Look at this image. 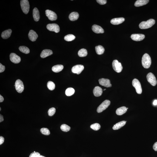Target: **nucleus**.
<instances>
[{
  "mask_svg": "<svg viewBox=\"0 0 157 157\" xmlns=\"http://www.w3.org/2000/svg\"><path fill=\"white\" fill-rule=\"evenodd\" d=\"M142 66L145 68H148L151 64V59L150 56L147 53L145 54L142 59Z\"/></svg>",
  "mask_w": 157,
  "mask_h": 157,
  "instance_id": "nucleus-1",
  "label": "nucleus"
},
{
  "mask_svg": "<svg viewBox=\"0 0 157 157\" xmlns=\"http://www.w3.org/2000/svg\"><path fill=\"white\" fill-rule=\"evenodd\" d=\"M155 21L153 19H150L146 21H143L139 24V27L141 29H147L151 27L155 23Z\"/></svg>",
  "mask_w": 157,
  "mask_h": 157,
  "instance_id": "nucleus-2",
  "label": "nucleus"
},
{
  "mask_svg": "<svg viewBox=\"0 0 157 157\" xmlns=\"http://www.w3.org/2000/svg\"><path fill=\"white\" fill-rule=\"evenodd\" d=\"M21 5L23 12L25 14H27L29 11L30 8L28 0H21Z\"/></svg>",
  "mask_w": 157,
  "mask_h": 157,
  "instance_id": "nucleus-3",
  "label": "nucleus"
},
{
  "mask_svg": "<svg viewBox=\"0 0 157 157\" xmlns=\"http://www.w3.org/2000/svg\"><path fill=\"white\" fill-rule=\"evenodd\" d=\"M110 101L109 100H105L98 107L97 109V112L98 113L102 112L108 107L110 104Z\"/></svg>",
  "mask_w": 157,
  "mask_h": 157,
  "instance_id": "nucleus-4",
  "label": "nucleus"
},
{
  "mask_svg": "<svg viewBox=\"0 0 157 157\" xmlns=\"http://www.w3.org/2000/svg\"><path fill=\"white\" fill-rule=\"evenodd\" d=\"M132 85L136 89V93L138 94H141L142 93V89L140 83L138 80L135 78L132 81Z\"/></svg>",
  "mask_w": 157,
  "mask_h": 157,
  "instance_id": "nucleus-5",
  "label": "nucleus"
},
{
  "mask_svg": "<svg viewBox=\"0 0 157 157\" xmlns=\"http://www.w3.org/2000/svg\"><path fill=\"white\" fill-rule=\"evenodd\" d=\"M112 67L114 70L118 73H120L123 70V67L121 63L117 60H115L113 61Z\"/></svg>",
  "mask_w": 157,
  "mask_h": 157,
  "instance_id": "nucleus-6",
  "label": "nucleus"
},
{
  "mask_svg": "<svg viewBox=\"0 0 157 157\" xmlns=\"http://www.w3.org/2000/svg\"><path fill=\"white\" fill-rule=\"evenodd\" d=\"M15 88L18 93H21L24 90V87L22 81L21 80H17L15 83Z\"/></svg>",
  "mask_w": 157,
  "mask_h": 157,
  "instance_id": "nucleus-7",
  "label": "nucleus"
},
{
  "mask_svg": "<svg viewBox=\"0 0 157 157\" xmlns=\"http://www.w3.org/2000/svg\"><path fill=\"white\" fill-rule=\"evenodd\" d=\"M147 78L148 81L150 83L152 86H156L157 83L156 78L153 74L149 73L147 75Z\"/></svg>",
  "mask_w": 157,
  "mask_h": 157,
  "instance_id": "nucleus-8",
  "label": "nucleus"
},
{
  "mask_svg": "<svg viewBox=\"0 0 157 157\" xmlns=\"http://www.w3.org/2000/svg\"><path fill=\"white\" fill-rule=\"evenodd\" d=\"M45 14L49 20L51 21H56L57 16L56 14L52 11L49 10L45 11Z\"/></svg>",
  "mask_w": 157,
  "mask_h": 157,
  "instance_id": "nucleus-9",
  "label": "nucleus"
},
{
  "mask_svg": "<svg viewBox=\"0 0 157 157\" xmlns=\"http://www.w3.org/2000/svg\"><path fill=\"white\" fill-rule=\"evenodd\" d=\"M47 28L50 31L54 32L56 33H58L60 31L59 26L56 24H48L47 26Z\"/></svg>",
  "mask_w": 157,
  "mask_h": 157,
  "instance_id": "nucleus-10",
  "label": "nucleus"
},
{
  "mask_svg": "<svg viewBox=\"0 0 157 157\" xmlns=\"http://www.w3.org/2000/svg\"><path fill=\"white\" fill-rule=\"evenodd\" d=\"M84 68V66L81 65H78L74 66L72 69V71L73 73H76L77 74H80Z\"/></svg>",
  "mask_w": 157,
  "mask_h": 157,
  "instance_id": "nucleus-11",
  "label": "nucleus"
},
{
  "mask_svg": "<svg viewBox=\"0 0 157 157\" xmlns=\"http://www.w3.org/2000/svg\"><path fill=\"white\" fill-rule=\"evenodd\" d=\"M10 58L11 61L14 64H18L21 61L20 57L14 53L10 54Z\"/></svg>",
  "mask_w": 157,
  "mask_h": 157,
  "instance_id": "nucleus-12",
  "label": "nucleus"
},
{
  "mask_svg": "<svg viewBox=\"0 0 157 157\" xmlns=\"http://www.w3.org/2000/svg\"><path fill=\"white\" fill-rule=\"evenodd\" d=\"M131 38L134 41H140L144 39L145 38V36L142 34H133L131 35Z\"/></svg>",
  "mask_w": 157,
  "mask_h": 157,
  "instance_id": "nucleus-13",
  "label": "nucleus"
},
{
  "mask_svg": "<svg viewBox=\"0 0 157 157\" xmlns=\"http://www.w3.org/2000/svg\"><path fill=\"white\" fill-rule=\"evenodd\" d=\"M99 84L101 85L107 87H110L112 86L110 80L104 78H101L99 80Z\"/></svg>",
  "mask_w": 157,
  "mask_h": 157,
  "instance_id": "nucleus-14",
  "label": "nucleus"
},
{
  "mask_svg": "<svg viewBox=\"0 0 157 157\" xmlns=\"http://www.w3.org/2000/svg\"><path fill=\"white\" fill-rule=\"evenodd\" d=\"M92 30L95 33L97 34L103 33L104 31L101 26L96 24H94L92 27Z\"/></svg>",
  "mask_w": 157,
  "mask_h": 157,
  "instance_id": "nucleus-15",
  "label": "nucleus"
},
{
  "mask_svg": "<svg viewBox=\"0 0 157 157\" xmlns=\"http://www.w3.org/2000/svg\"><path fill=\"white\" fill-rule=\"evenodd\" d=\"M38 35L33 30H30L29 32L28 37L29 39L32 41H35L36 40L38 37Z\"/></svg>",
  "mask_w": 157,
  "mask_h": 157,
  "instance_id": "nucleus-16",
  "label": "nucleus"
},
{
  "mask_svg": "<svg viewBox=\"0 0 157 157\" xmlns=\"http://www.w3.org/2000/svg\"><path fill=\"white\" fill-rule=\"evenodd\" d=\"M125 19L123 18H113L111 20V23L113 25H118L123 22Z\"/></svg>",
  "mask_w": 157,
  "mask_h": 157,
  "instance_id": "nucleus-17",
  "label": "nucleus"
},
{
  "mask_svg": "<svg viewBox=\"0 0 157 157\" xmlns=\"http://www.w3.org/2000/svg\"><path fill=\"white\" fill-rule=\"evenodd\" d=\"M102 89L101 87L98 86L95 87L93 89V94L95 97L101 96L102 94Z\"/></svg>",
  "mask_w": 157,
  "mask_h": 157,
  "instance_id": "nucleus-18",
  "label": "nucleus"
},
{
  "mask_svg": "<svg viewBox=\"0 0 157 157\" xmlns=\"http://www.w3.org/2000/svg\"><path fill=\"white\" fill-rule=\"evenodd\" d=\"M53 54V52L51 50L45 49L43 51L41 54L40 56L41 58H44L46 57Z\"/></svg>",
  "mask_w": 157,
  "mask_h": 157,
  "instance_id": "nucleus-19",
  "label": "nucleus"
},
{
  "mask_svg": "<svg viewBox=\"0 0 157 157\" xmlns=\"http://www.w3.org/2000/svg\"><path fill=\"white\" fill-rule=\"evenodd\" d=\"M33 15L34 21L37 22L39 21L40 18L39 12L37 8H35L33 11Z\"/></svg>",
  "mask_w": 157,
  "mask_h": 157,
  "instance_id": "nucleus-20",
  "label": "nucleus"
},
{
  "mask_svg": "<svg viewBox=\"0 0 157 157\" xmlns=\"http://www.w3.org/2000/svg\"><path fill=\"white\" fill-rule=\"evenodd\" d=\"M12 32V30L11 29L6 30L1 33V36L4 39H7L10 36Z\"/></svg>",
  "mask_w": 157,
  "mask_h": 157,
  "instance_id": "nucleus-21",
  "label": "nucleus"
},
{
  "mask_svg": "<svg viewBox=\"0 0 157 157\" xmlns=\"http://www.w3.org/2000/svg\"><path fill=\"white\" fill-rule=\"evenodd\" d=\"M148 0H138L135 2V5L136 7H139L140 6L146 5L149 2Z\"/></svg>",
  "mask_w": 157,
  "mask_h": 157,
  "instance_id": "nucleus-22",
  "label": "nucleus"
},
{
  "mask_svg": "<svg viewBox=\"0 0 157 157\" xmlns=\"http://www.w3.org/2000/svg\"><path fill=\"white\" fill-rule=\"evenodd\" d=\"M126 122H127L126 121H122L117 123L115 125H114L113 129V130H116L120 129L121 128L125 125Z\"/></svg>",
  "mask_w": 157,
  "mask_h": 157,
  "instance_id": "nucleus-23",
  "label": "nucleus"
},
{
  "mask_svg": "<svg viewBox=\"0 0 157 157\" xmlns=\"http://www.w3.org/2000/svg\"><path fill=\"white\" fill-rule=\"evenodd\" d=\"M127 110V108L125 107H121L117 109L116 111V113L118 115H122L126 113Z\"/></svg>",
  "mask_w": 157,
  "mask_h": 157,
  "instance_id": "nucleus-24",
  "label": "nucleus"
},
{
  "mask_svg": "<svg viewBox=\"0 0 157 157\" xmlns=\"http://www.w3.org/2000/svg\"><path fill=\"white\" fill-rule=\"evenodd\" d=\"M79 17V15L77 12H72L69 15V19L71 21H74L77 20Z\"/></svg>",
  "mask_w": 157,
  "mask_h": 157,
  "instance_id": "nucleus-25",
  "label": "nucleus"
},
{
  "mask_svg": "<svg viewBox=\"0 0 157 157\" xmlns=\"http://www.w3.org/2000/svg\"><path fill=\"white\" fill-rule=\"evenodd\" d=\"M64 68V66L61 65H57L53 66L52 70L55 73H58L62 71Z\"/></svg>",
  "mask_w": 157,
  "mask_h": 157,
  "instance_id": "nucleus-26",
  "label": "nucleus"
},
{
  "mask_svg": "<svg viewBox=\"0 0 157 157\" xmlns=\"http://www.w3.org/2000/svg\"><path fill=\"white\" fill-rule=\"evenodd\" d=\"M95 49L97 54L98 55L102 54L104 51V47L101 45L96 46L95 47Z\"/></svg>",
  "mask_w": 157,
  "mask_h": 157,
  "instance_id": "nucleus-27",
  "label": "nucleus"
},
{
  "mask_svg": "<svg viewBox=\"0 0 157 157\" xmlns=\"http://www.w3.org/2000/svg\"><path fill=\"white\" fill-rule=\"evenodd\" d=\"M88 54L87 50L85 49H82L78 52V56L80 57H84L87 56Z\"/></svg>",
  "mask_w": 157,
  "mask_h": 157,
  "instance_id": "nucleus-28",
  "label": "nucleus"
},
{
  "mask_svg": "<svg viewBox=\"0 0 157 157\" xmlns=\"http://www.w3.org/2000/svg\"><path fill=\"white\" fill-rule=\"evenodd\" d=\"M75 90L74 89L72 88H68L66 89L65 93L67 96H70L73 95L74 93Z\"/></svg>",
  "mask_w": 157,
  "mask_h": 157,
  "instance_id": "nucleus-29",
  "label": "nucleus"
},
{
  "mask_svg": "<svg viewBox=\"0 0 157 157\" xmlns=\"http://www.w3.org/2000/svg\"><path fill=\"white\" fill-rule=\"evenodd\" d=\"M19 50L22 53L25 54H29L30 52L29 49L25 46H20L19 47Z\"/></svg>",
  "mask_w": 157,
  "mask_h": 157,
  "instance_id": "nucleus-30",
  "label": "nucleus"
},
{
  "mask_svg": "<svg viewBox=\"0 0 157 157\" xmlns=\"http://www.w3.org/2000/svg\"><path fill=\"white\" fill-rule=\"evenodd\" d=\"M75 37L74 35L69 34L66 35L65 36L64 39L65 40L67 41H71L75 39Z\"/></svg>",
  "mask_w": 157,
  "mask_h": 157,
  "instance_id": "nucleus-31",
  "label": "nucleus"
},
{
  "mask_svg": "<svg viewBox=\"0 0 157 157\" xmlns=\"http://www.w3.org/2000/svg\"><path fill=\"white\" fill-rule=\"evenodd\" d=\"M47 86L48 88L50 90H53L55 88V84L52 81H48L47 82Z\"/></svg>",
  "mask_w": 157,
  "mask_h": 157,
  "instance_id": "nucleus-32",
  "label": "nucleus"
},
{
  "mask_svg": "<svg viewBox=\"0 0 157 157\" xmlns=\"http://www.w3.org/2000/svg\"><path fill=\"white\" fill-rule=\"evenodd\" d=\"M61 129L63 131L67 132L70 131V127L66 124H63L61 126Z\"/></svg>",
  "mask_w": 157,
  "mask_h": 157,
  "instance_id": "nucleus-33",
  "label": "nucleus"
},
{
  "mask_svg": "<svg viewBox=\"0 0 157 157\" xmlns=\"http://www.w3.org/2000/svg\"><path fill=\"white\" fill-rule=\"evenodd\" d=\"M90 127L93 130L97 131L99 130L101 128V126L100 124L98 123H95L91 124L90 125Z\"/></svg>",
  "mask_w": 157,
  "mask_h": 157,
  "instance_id": "nucleus-34",
  "label": "nucleus"
},
{
  "mask_svg": "<svg viewBox=\"0 0 157 157\" xmlns=\"http://www.w3.org/2000/svg\"><path fill=\"white\" fill-rule=\"evenodd\" d=\"M40 131L43 134L45 135H50V132L48 129L45 128H43L41 129Z\"/></svg>",
  "mask_w": 157,
  "mask_h": 157,
  "instance_id": "nucleus-35",
  "label": "nucleus"
},
{
  "mask_svg": "<svg viewBox=\"0 0 157 157\" xmlns=\"http://www.w3.org/2000/svg\"><path fill=\"white\" fill-rule=\"evenodd\" d=\"M56 112V109L55 108L52 107L49 109L48 113L49 116H52L55 114Z\"/></svg>",
  "mask_w": 157,
  "mask_h": 157,
  "instance_id": "nucleus-36",
  "label": "nucleus"
},
{
  "mask_svg": "<svg viewBox=\"0 0 157 157\" xmlns=\"http://www.w3.org/2000/svg\"><path fill=\"white\" fill-rule=\"evenodd\" d=\"M40 155H41L39 153L34 151L31 154L29 157H39Z\"/></svg>",
  "mask_w": 157,
  "mask_h": 157,
  "instance_id": "nucleus-37",
  "label": "nucleus"
},
{
  "mask_svg": "<svg viewBox=\"0 0 157 157\" xmlns=\"http://www.w3.org/2000/svg\"><path fill=\"white\" fill-rule=\"evenodd\" d=\"M96 1L101 5H104L107 2V1L106 0H97Z\"/></svg>",
  "mask_w": 157,
  "mask_h": 157,
  "instance_id": "nucleus-38",
  "label": "nucleus"
},
{
  "mask_svg": "<svg viewBox=\"0 0 157 157\" xmlns=\"http://www.w3.org/2000/svg\"><path fill=\"white\" fill-rule=\"evenodd\" d=\"M5 66L3 65L2 64L0 63V73H1L4 71L5 70Z\"/></svg>",
  "mask_w": 157,
  "mask_h": 157,
  "instance_id": "nucleus-39",
  "label": "nucleus"
},
{
  "mask_svg": "<svg viewBox=\"0 0 157 157\" xmlns=\"http://www.w3.org/2000/svg\"><path fill=\"white\" fill-rule=\"evenodd\" d=\"M153 148L155 151H157V142L154 144Z\"/></svg>",
  "mask_w": 157,
  "mask_h": 157,
  "instance_id": "nucleus-40",
  "label": "nucleus"
},
{
  "mask_svg": "<svg viewBox=\"0 0 157 157\" xmlns=\"http://www.w3.org/2000/svg\"><path fill=\"white\" fill-rule=\"evenodd\" d=\"M4 141V138L2 136L0 137V145H1L3 143Z\"/></svg>",
  "mask_w": 157,
  "mask_h": 157,
  "instance_id": "nucleus-41",
  "label": "nucleus"
},
{
  "mask_svg": "<svg viewBox=\"0 0 157 157\" xmlns=\"http://www.w3.org/2000/svg\"><path fill=\"white\" fill-rule=\"evenodd\" d=\"M4 121L3 117L2 115H0V122L1 123Z\"/></svg>",
  "mask_w": 157,
  "mask_h": 157,
  "instance_id": "nucleus-42",
  "label": "nucleus"
},
{
  "mask_svg": "<svg viewBox=\"0 0 157 157\" xmlns=\"http://www.w3.org/2000/svg\"><path fill=\"white\" fill-rule=\"evenodd\" d=\"M4 101V98L3 97L1 96V95H0V102H3Z\"/></svg>",
  "mask_w": 157,
  "mask_h": 157,
  "instance_id": "nucleus-43",
  "label": "nucleus"
},
{
  "mask_svg": "<svg viewBox=\"0 0 157 157\" xmlns=\"http://www.w3.org/2000/svg\"><path fill=\"white\" fill-rule=\"evenodd\" d=\"M153 104L154 105H157V100H155L154 101V102H153Z\"/></svg>",
  "mask_w": 157,
  "mask_h": 157,
  "instance_id": "nucleus-44",
  "label": "nucleus"
},
{
  "mask_svg": "<svg viewBox=\"0 0 157 157\" xmlns=\"http://www.w3.org/2000/svg\"><path fill=\"white\" fill-rule=\"evenodd\" d=\"M39 157H45L44 156H42V155H40Z\"/></svg>",
  "mask_w": 157,
  "mask_h": 157,
  "instance_id": "nucleus-45",
  "label": "nucleus"
},
{
  "mask_svg": "<svg viewBox=\"0 0 157 157\" xmlns=\"http://www.w3.org/2000/svg\"><path fill=\"white\" fill-rule=\"evenodd\" d=\"M0 111H1V108H0Z\"/></svg>",
  "mask_w": 157,
  "mask_h": 157,
  "instance_id": "nucleus-46",
  "label": "nucleus"
},
{
  "mask_svg": "<svg viewBox=\"0 0 157 157\" xmlns=\"http://www.w3.org/2000/svg\"><path fill=\"white\" fill-rule=\"evenodd\" d=\"M106 90V89H104V90Z\"/></svg>",
  "mask_w": 157,
  "mask_h": 157,
  "instance_id": "nucleus-47",
  "label": "nucleus"
},
{
  "mask_svg": "<svg viewBox=\"0 0 157 157\" xmlns=\"http://www.w3.org/2000/svg\"><path fill=\"white\" fill-rule=\"evenodd\" d=\"M128 108H127V110H128Z\"/></svg>",
  "mask_w": 157,
  "mask_h": 157,
  "instance_id": "nucleus-48",
  "label": "nucleus"
}]
</instances>
